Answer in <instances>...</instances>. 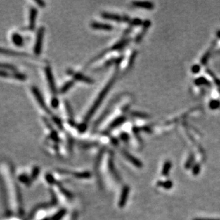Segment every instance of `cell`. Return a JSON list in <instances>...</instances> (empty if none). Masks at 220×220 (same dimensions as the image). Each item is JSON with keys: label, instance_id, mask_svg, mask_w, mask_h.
I'll use <instances>...</instances> for the list:
<instances>
[{"label": "cell", "instance_id": "6da1fadb", "mask_svg": "<svg viewBox=\"0 0 220 220\" xmlns=\"http://www.w3.org/2000/svg\"><path fill=\"white\" fill-rule=\"evenodd\" d=\"M115 78L114 77L113 79H111V81H110V82L107 84V86H106L102 89V91H101V93H99V96L97 97V98L96 99L95 102H94V103L93 104V106L91 107L90 110H89V112L87 113V114H86V116H85V118H84L85 121L89 120V119L91 118V116H93V114L95 113V111H97L98 107L100 106L101 103H102V100H104V97H105L106 95H107V94L108 93L109 91H110V89L112 88V85H113V84L115 83Z\"/></svg>", "mask_w": 220, "mask_h": 220}, {"label": "cell", "instance_id": "7a4b0ae2", "mask_svg": "<svg viewBox=\"0 0 220 220\" xmlns=\"http://www.w3.org/2000/svg\"><path fill=\"white\" fill-rule=\"evenodd\" d=\"M44 32H45V29H44V27L43 26L40 27L37 31L36 41H35L34 47V53L37 56L39 55L41 52V49H42L43 45V40H44Z\"/></svg>", "mask_w": 220, "mask_h": 220}, {"label": "cell", "instance_id": "3957f363", "mask_svg": "<svg viewBox=\"0 0 220 220\" xmlns=\"http://www.w3.org/2000/svg\"><path fill=\"white\" fill-rule=\"evenodd\" d=\"M0 77L1 78H12L18 81H26L27 76L24 73H19L17 71H8L5 70H0Z\"/></svg>", "mask_w": 220, "mask_h": 220}, {"label": "cell", "instance_id": "277c9868", "mask_svg": "<svg viewBox=\"0 0 220 220\" xmlns=\"http://www.w3.org/2000/svg\"><path fill=\"white\" fill-rule=\"evenodd\" d=\"M32 91L33 95H34L35 98H36V100H37L39 106H41V108L44 109V111H45L46 113H47L48 114H49V115L52 114V112L50 111V110H49V108H47V106H46L45 101H44V98H43L42 95H41V93H40L39 89H38L37 87L33 86L32 88Z\"/></svg>", "mask_w": 220, "mask_h": 220}, {"label": "cell", "instance_id": "5b68a950", "mask_svg": "<svg viewBox=\"0 0 220 220\" xmlns=\"http://www.w3.org/2000/svg\"><path fill=\"white\" fill-rule=\"evenodd\" d=\"M45 74L46 79H47V82L49 84V88H50L53 95H56V94L57 93V88H56L55 81H54V78L52 74V70H51V68L49 66H46L45 68Z\"/></svg>", "mask_w": 220, "mask_h": 220}, {"label": "cell", "instance_id": "8992f818", "mask_svg": "<svg viewBox=\"0 0 220 220\" xmlns=\"http://www.w3.org/2000/svg\"><path fill=\"white\" fill-rule=\"evenodd\" d=\"M38 11L36 8L31 7L30 9L29 14V26L27 29L30 31H33L35 29V23H36Z\"/></svg>", "mask_w": 220, "mask_h": 220}, {"label": "cell", "instance_id": "52a82bcc", "mask_svg": "<svg viewBox=\"0 0 220 220\" xmlns=\"http://www.w3.org/2000/svg\"><path fill=\"white\" fill-rule=\"evenodd\" d=\"M68 73H70V75H72L74 79L77 81H82V82L87 83V84H91V83L94 82L92 79H91L90 78L86 77V76H85L79 73H75L73 71H70Z\"/></svg>", "mask_w": 220, "mask_h": 220}, {"label": "cell", "instance_id": "ba28073f", "mask_svg": "<svg viewBox=\"0 0 220 220\" xmlns=\"http://www.w3.org/2000/svg\"><path fill=\"white\" fill-rule=\"evenodd\" d=\"M91 26L92 28L95 29H100V30H106V31H110L113 29L112 26L110 24H106L99 23V22H92L91 24Z\"/></svg>", "mask_w": 220, "mask_h": 220}, {"label": "cell", "instance_id": "9c48e42d", "mask_svg": "<svg viewBox=\"0 0 220 220\" xmlns=\"http://www.w3.org/2000/svg\"><path fill=\"white\" fill-rule=\"evenodd\" d=\"M132 4L134 7L144 8V9H152L154 8L153 3L149 2V1H134Z\"/></svg>", "mask_w": 220, "mask_h": 220}, {"label": "cell", "instance_id": "30bf717a", "mask_svg": "<svg viewBox=\"0 0 220 220\" xmlns=\"http://www.w3.org/2000/svg\"><path fill=\"white\" fill-rule=\"evenodd\" d=\"M0 54H4V55H9V56H26V54L23 53H20V52H15V51L10 50V49H4V48L0 47Z\"/></svg>", "mask_w": 220, "mask_h": 220}, {"label": "cell", "instance_id": "8fae6325", "mask_svg": "<svg viewBox=\"0 0 220 220\" xmlns=\"http://www.w3.org/2000/svg\"><path fill=\"white\" fill-rule=\"evenodd\" d=\"M12 41L13 44L17 47H21L24 44V39L20 34L17 33H14L12 35Z\"/></svg>", "mask_w": 220, "mask_h": 220}, {"label": "cell", "instance_id": "7c38bea8", "mask_svg": "<svg viewBox=\"0 0 220 220\" xmlns=\"http://www.w3.org/2000/svg\"><path fill=\"white\" fill-rule=\"evenodd\" d=\"M102 15V17H103V18L107 19L117 21V22H120V21L123 20V17H120V16L117 15V14H115L103 13Z\"/></svg>", "mask_w": 220, "mask_h": 220}, {"label": "cell", "instance_id": "4fadbf2b", "mask_svg": "<svg viewBox=\"0 0 220 220\" xmlns=\"http://www.w3.org/2000/svg\"><path fill=\"white\" fill-rule=\"evenodd\" d=\"M125 120H126V118L124 117V116L118 118L116 119L115 120H114L113 122L112 123V124H111L110 126V128L113 129V128H115V127L119 126V125H121L122 123H123L125 121Z\"/></svg>", "mask_w": 220, "mask_h": 220}, {"label": "cell", "instance_id": "5bb4252c", "mask_svg": "<svg viewBox=\"0 0 220 220\" xmlns=\"http://www.w3.org/2000/svg\"><path fill=\"white\" fill-rule=\"evenodd\" d=\"M74 85V81H70L68 82H67L65 85L63 86L60 89V93H65L68 90H70L71 88Z\"/></svg>", "mask_w": 220, "mask_h": 220}, {"label": "cell", "instance_id": "9a60e30c", "mask_svg": "<svg viewBox=\"0 0 220 220\" xmlns=\"http://www.w3.org/2000/svg\"><path fill=\"white\" fill-rule=\"evenodd\" d=\"M0 69L9 71H17V69H16V68L14 66H12L11 64H7V63H0Z\"/></svg>", "mask_w": 220, "mask_h": 220}, {"label": "cell", "instance_id": "2e32d148", "mask_svg": "<svg viewBox=\"0 0 220 220\" xmlns=\"http://www.w3.org/2000/svg\"><path fill=\"white\" fill-rule=\"evenodd\" d=\"M127 41H120V42H119L118 44H115V45L112 48V50H117V49H122V48H123L124 47V45L127 44Z\"/></svg>", "mask_w": 220, "mask_h": 220}, {"label": "cell", "instance_id": "e0dca14e", "mask_svg": "<svg viewBox=\"0 0 220 220\" xmlns=\"http://www.w3.org/2000/svg\"><path fill=\"white\" fill-rule=\"evenodd\" d=\"M195 84H197V85H202V84H209V82L205 79V78H200V79H196Z\"/></svg>", "mask_w": 220, "mask_h": 220}, {"label": "cell", "instance_id": "ac0fdd59", "mask_svg": "<svg viewBox=\"0 0 220 220\" xmlns=\"http://www.w3.org/2000/svg\"><path fill=\"white\" fill-rule=\"evenodd\" d=\"M130 23L132 25H134V26H139V25L142 24V20L139 19H132L130 22Z\"/></svg>", "mask_w": 220, "mask_h": 220}, {"label": "cell", "instance_id": "d6986e66", "mask_svg": "<svg viewBox=\"0 0 220 220\" xmlns=\"http://www.w3.org/2000/svg\"><path fill=\"white\" fill-rule=\"evenodd\" d=\"M132 115L134 116H135V117L142 118H148L149 117L148 115H146L144 113H139V112H133Z\"/></svg>", "mask_w": 220, "mask_h": 220}, {"label": "cell", "instance_id": "ffe728a7", "mask_svg": "<svg viewBox=\"0 0 220 220\" xmlns=\"http://www.w3.org/2000/svg\"><path fill=\"white\" fill-rule=\"evenodd\" d=\"M53 120H54V122L55 123L56 125H57V126H58L59 127H60V128H62V122H61L60 119H59L58 118L54 116V117H53Z\"/></svg>", "mask_w": 220, "mask_h": 220}, {"label": "cell", "instance_id": "44dd1931", "mask_svg": "<svg viewBox=\"0 0 220 220\" xmlns=\"http://www.w3.org/2000/svg\"><path fill=\"white\" fill-rule=\"evenodd\" d=\"M51 104H52V106L53 108H57L59 106V100L57 99V98H53L52 100V102H51Z\"/></svg>", "mask_w": 220, "mask_h": 220}, {"label": "cell", "instance_id": "7402d4cb", "mask_svg": "<svg viewBox=\"0 0 220 220\" xmlns=\"http://www.w3.org/2000/svg\"><path fill=\"white\" fill-rule=\"evenodd\" d=\"M35 2L37 3V4H39V6L40 7H45V2L43 1H39V0H37V1H35Z\"/></svg>", "mask_w": 220, "mask_h": 220}, {"label": "cell", "instance_id": "603a6c76", "mask_svg": "<svg viewBox=\"0 0 220 220\" xmlns=\"http://www.w3.org/2000/svg\"><path fill=\"white\" fill-rule=\"evenodd\" d=\"M199 71H200V66H199L195 65V66H194L193 67H192V72L193 73H197V72H198Z\"/></svg>", "mask_w": 220, "mask_h": 220}]
</instances>
